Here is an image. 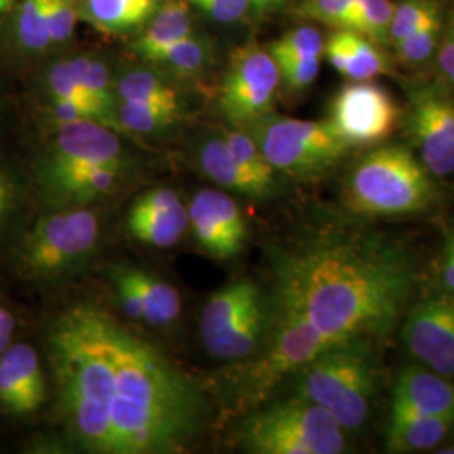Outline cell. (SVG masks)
<instances>
[{
	"instance_id": "5",
	"label": "cell",
	"mask_w": 454,
	"mask_h": 454,
	"mask_svg": "<svg viewBox=\"0 0 454 454\" xmlns=\"http://www.w3.org/2000/svg\"><path fill=\"white\" fill-rule=\"evenodd\" d=\"M294 375L296 395L325 407L345 431H356L367 421L375 395L373 340L339 341Z\"/></svg>"
},
{
	"instance_id": "10",
	"label": "cell",
	"mask_w": 454,
	"mask_h": 454,
	"mask_svg": "<svg viewBox=\"0 0 454 454\" xmlns=\"http://www.w3.org/2000/svg\"><path fill=\"white\" fill-rule=\"evenodd\" d=\"M279 82V71L270 51L247 44L238 49L229 63L219 108L236 129L246 130L271 114Z\"/></svg>"
},
{
	"instance_id": "39",
	"label": "cell",
	"mask_w": 454,
	"mask_h": 454,
	"mask_svg": "<svg viewBox=\"0 0 454 454\" xmlns=\"http://www.w3.org/2000/svg\"><path fill=\"white\" fill-rule=\"evenodd\" d=\"M17 322L16 313L4 300H0V354L16 340Z\"/></svg>"
},
{
	"instance_id": "16",
	"label": "cell",
	"mask_w": 454,
	"mask_h": 454,
	"mask_svg": "<svg viewBox=\"0 0 454 454\" xmlns=\"http://www.w3.org/2000/svg\"><path fill=\"white\" fill-rule=\"evenodd\" d=\"M110 276L121 309L130 320L167 326L179 318L182 298L167 281L135 266H114Z\"/></svg>"
},
{
	"instance_id": "40",
	"label": "cell",
	"mask_w": 454,
	"mask_h": 454,
	"mask_svg": "<svg viewBox=\"0 0 454 454\" xmlns=\"http://www.w3.org/2000/svg\"><path fill=\"white\" fill-rule=\"evenodd\" d=\"M442 279L448 292L454 296V227L442 256Z\"/></svg>"
},
{
	"instance_id": "20",
	"label": "cell",
	"mask_w": 454,
	"mask_h": 454,
	"mask_svg": "<svg viewBox=\"0 0 454 454\" xmlns=\"http://www.w3.org/2000/svg\"><path fill=\"white\" fill-rule=\"evenodd\" d=\"M31 199L35 200L31 174L26 177L14 165L0 159V253L5 256L31 223L27 219Z\"/></svg>"
},
{
	"instance_id": "12",
	"label": "cell",
	"mask_w": 454,
	"mask_h": 454,
	"mask_svg": "<svg viewBox=\"0 0 454 454\" xmlns=\"http://www.w3.org/2000/svg\"><path fill=\"white\" fill-rule=\"evenodd\" d=\"M419 160L434 177L454 174V99L438 88H421L411 97L407 118Z\"/></svg>"
},
{
	"instance_id": "14",
	"label": "cell",
	"mask_w": 454,
	"mask_h": 454,
	"mask_svg": "<svg viewBox=\"0 0 454 454\" xmlns=\"http://www.w3.org/2000/svg\"><path fill=\"white\" fill-rule=\"evenodd\" d=\"M187 212L189 229L209 256L227 261L243 251L247 224L231 195L217 189H202L192 197Z\"/></svg>"
},
{
	"instance_id": "27",
	"label": "cell",
	"mask_w": 454,
	"mask_h": 454,
	"mask_svg": "<svg viewBox=\"0 0 454 454\" xmlns=\"http://www.w3.org/2000/svg\"><path fill=\"white\" fill-rule=\"evenodd\" d=\"M116 93L121 101L165 105V106L180 108L176 90L163 82L162 78L148 71L125 73L118 80Z\"/></svg>"
},
{
	"instance_id": "33",
	"label": "cell",
	"mask_w": 454,
	"mask_h": 454,
	"mask_svg": "<svg viewBox=\"0 0 454 454\" xmlns=\"http://www.w3.org/2000/svg\"><path fill=\"white\" fill-rule=\"evenodd\" d=\"M356 9L357 0H305L298 12L333 29L354 31Z\"/></svg>"
},
{
	"instance_id": "38",
	"label": "cell",
	"mask_w": 454,
	"mask_h": 454,
	"mask_svg": "<svg viewBox=\"0 0 454 454\" xmlns=\"http://www.w3.org/2000/svg\"><path fill=\"white\" fill-rule=\"evenodd\" d=\"M439 71L454 88V11L442 27V35L436 51Z\"/></svg>"
},
{
	"instance_id": "4",
	"label": "cell",
	"mask_w": 454,
	"mask_h": 454,
	"mask_svg": "<svg viewBox=\"0 0 454 454\" xmlns=\"http://www.w3.org/2000/svg\"><path fill=\"white\" fill-rule=\"evenodd\" d=\"M424 163L403 145H384L365 153L350 170L345 202L365 217H397L426 211L436 187Z\"/></svg>"
},
{
	"instance_id": "11",
	"label": "cell",
	"mask_w": 454,
	"mask_h": 454,
	"mask_svg": "<svg viewBox=\"0 0 454 454\" xmlns=\"http://www.w3.org/2000/svg\"><path fill=\"white\" fill-rule=\"evenodd\" d=\"M330 121L348 145H373L395 130L399 108L382 86L352 82L333 98Z\"/></svg>"
},
{
	"instance_id": "21",
	"label": "cell",
	"mask_w": 454,
	"mask_h": 454,
	"mask_svg": "<svg viewBox=\"0 0 454 454\" xmlns=\"http://www.w3.org/2000/svg\"><path fill=\"white\" fill-rule=\"evenodd\" d=\"M453 424L454 418L390 412L386 450L397 454L431 451L444 441Z\"/></svg>"
},
{
	"instance_id": "1",
	"label": "cell",
	"mask_w": 454,
	"mask_h": 454,
	"mask_svg": "<svg viewBox=\"0 0 454 454\" xmlns=\"http://www.w3.org/2000/svg\"><path fill=\"white\" fill-rule=\"evenodd\" d=\"M44 350L59 419L84 451L182 453L209 421L194 379L106 309L59 311Z\"/></svg>"
},
{
	"instance_id": "22",
	"label": "cell",
	"mask_w": 454,
	"mask_h": 454,
	"mask_svg": "<svg viewBox=\"0 0 454 454\" xmlns=\"http://www.w3.org/2000/svg\"><path fill=\"white\" fill-rule=\"evenodd\" d=\"M199 167L207 179L226 191L253 199H268L271 195L238 163L223 138H209L202 144L199 150Z\"/></svg>"
},
{
	"instance_id": "17",
	"label": "cell",
	"mask_w": 454,
	"mask_h": 454,
	"mask_svg": "<svg viewBox=\"0 0 454 454\" xmlns=\"http://www.w3.org/2000/svg\"><path fill=\"white\" fill-rule=\"evenodd\" d=\"M127 229L138 243L168 249L179 243L189 229L187 206L174 189H150L131 204Z\"/></svg>"
},
{
	"instance_id": "19",
	"label": "cell",
	"mask_w": 454,
	"mask_h": 454,
	"mask_svg": "<svg viewBox=\"0 0 454 454\" xmlns=\"http://www.w3.org/2000/svg\"><path fill=\"white\" fill-rule=\"evenodd\" d=\"M324 56L337 73L350 82H372L387 73L380 49L356 31L337 29L325 41Z\"/></svg>"
},
{
	"instance_id": "34",
	"label": "cell",
	"mask_w": 454,
	"mask_h": 454,
	"mask_svg": "<svg viewBox=\"0 0 454 454\" xmlns=\"http://www.w3.org/2000/svg\"><path fill=\"white\" fill-rule=\"evenodd\" d=\"M207 52L199 39L192 35L182 39L172 48L163 51L162 54L155 59V63L167 66L170 71L177 73L180 76H192L197 74L206 63Z\"/></svg>"
},
{
	"instance_id": "31",
	"label": "cell",
	"mask_w": 454,
	"mask_h": 454,
	"mask_svg": "<svg viewBox=\"0 0 454 454\" xmlns=\"http://www.w3.org/2000/svg\"><path fill=\"white\" fill-rule=\"evenodd\" d=\"M324 48L325 41L320 31L313 26H303L279 37L268 51L275 61H285L322 58Z\"/></svg>"
},
{
	"instance_id": "24",
	"label": "cell",
	"mask_w": 454,
	"mask_h": 454,
	"mask_svg": "<svg viewBox=\"0 0 454 454\" xmlns=\"http://www.w3.org/2000/svg\"><path fill=\"white\" fill-rule=\"evenodd\" d=\"M159 0H80V14L98 31L127 33L155 14Z\"/></svg>"
},
{
	"instance_id": "30",
	"label": "cell",
	"mask_w": 454,
	"mask_h": 454,
	"mask_svg": "<svg viewBox=\"0 0 454 454\" xmlns=\"http://www.w3.org/2000/svg\"><path fill=\"white\" fill-rule=\"evenodd\" d=\"M442 27H444V19L441 14V9H436L434 12L426 17L421 24L407 35L406 39L394 44L399 59L406 65L416 66L422 65L433 56H436L441 35H442Z\"/></svg>"
},
{
	"instance_id": "32",
	"label": "cell",
	"mask_w": 454,
	"mask_h": 454,
	"mask_svg": "<svg viewBox=\"0 0 454 454\" xmlns=\"http://www.w3.org/2000/svg\"><path fill=\"white\" fill-rule=\"evenodd\" d=\"M394 14V4L390 0H357L354 31L377 46L389 43L390 20Z\"/></svg>"
},
{
	"instance_id": "42",
	"label": "cell",
	"mask_w": 454,
	"mask_h": 454,
	"mask_svg": "<svg viewBox=\"0 0 454 454\" xmlns=\"http://www.w3.org/2000/svg\"><path fill=\"white\" fill-rule=\"evenodd\" d=\"M283 2H285V0H258L256 9H258V11H268V9H273L276 5L283 4Z\"/></svg>"
},
{
	"instance_id": "23",
	"label": "cell",
	"mask_w": 454,
	"mask_h": 454,
	"mask_svg": "<svg viewBox=\"0 0 454 454\" xmlns=\"http://www.w3.org/2000/svg\"><path fill=\"white\" fill-rule=\"evenodd\" d=\"M189 35H192V22L187 4L184 0H170L165 2L157 14L152 17L135 49L142 58L155 63L163 51Z\"/></svg>"
},
{
	"instance_id": "29",
	"label": "cell",
	"mask_w": 454,
	"mask_h": 454,
	"mask_svg": "<svg viewBox=\"0 0 454 454\" xmlns=\"http://www.w3.org/2000/svg\"><path fill=\"white\" fill-rule=\"evenodd\" d=\"M180 116L177 106L121 101L116 108V120L121 130L133 133H155L174 125Z\"/></svg>"
},
{
	"instance_id": "15",
	"label": "cell",
	"mask_w": 454,
	"mask_h": 454,
	"mask_svg": "<svg viewBox=\"0 0 454 454\" xmlns=\"http://www.w3.org/2000/svg\"><path fill=\"white\" fill-rule=\"evenodd\" d=\"M48 399V373L39 350L29 341L14 340L0 354V411L26 419Z\"/></svg>"
},
{
	"instance_id": "13",
	"label": "cell",
	"mask_w": 454,
	"mask_h": 454,
	"mask_svg": "<svg viewBox=\"0 0 454 454\" xmlns=\"http://www.w3.org/2000/svg\"><path fill=\"white\" fill-rule=\"evenodd\" d=\"M404 341L411 356L429 371L454 379V296L438 294L409 311Z\"/></svg>"
},
{
	"instance_id": "26",
	"label": "cell",
	"mask_w": 454,
	"mask_h": 454,
	"mask_svg": "<svg viewBox=\"0 0 454 454\" xmlns=\"http://www.w3.org/2000/svg\"><path fill=\"white\" fill-rule=\"evenodd\" d=\"M17 46L26 54H41L52 46L48 0H19L16 9Z\"/></svg>"
},
{
	"instance_id": "3",
	"label": "cell",
	"mask_w": 454,
	"mask_h": 454,
	"mask_svg": "<svg viewBox=\"0 0 454 454\" xmlns=\"http://www.w3.org/2000/svg\"><path fill=\"white\" fill-rule=\"evenodd\" d=\"M101 221L84 207L41 211L22 231L7 260L17 278L48 286L73 276L97 251Z\"/></svg>"
},
{
	"instance_id": "18",
	"label": "cell",
	"mask_w": 454,
	"mask_h": 454,
	"mask_svg": "<svg viewBox=\"0 0 454 454\" xmlns=\"http://www.w3.org/2000/svg\"><path fill=\"white\" fill-rule=\"evenodd\" d=\"M390 412L454 418V386L433 371L407 367L395 379Z\"/></svg>"
},
{
	"instance_id": "8",
	"label": "cell",
	"mask_w": 454,
	"mask_h": 454,
	"mask_svg": "<svg viewBox=\"0 0 454 454\" xmlns=\"http://www.w3.org/2000/svg\"><path fill=\"white\" fill-rule=\"evenodd\" d=\"M270 300L251 278H241L214 293L200 315L206 352L221 360L253 356L266 339Z\"/></svg>"
},
{
	"instance_id": "36",
	"label": "cell",
	"mask_w": 454,
	"mask_h": 454,
	"mask_svg": "<svg viewBox=\"0 0 454 454\" xmlns=\"http://www.w3.org/2000/svg\"><path fill=\"white\" fill-rule=\"evenodd\" d=\"M279 71L281 82L292 91H303L317 82L320 69H322V58H307V59H285L275 61Z\"/></svg>"
},
{
	"instance_id": "28",
	"label": "cell",
	"mask_w": 454,
	"mask_h": 454,
	"mask_svg": "<svg viewBox=\"0 0 454 454\" xmlns=\"http://www.w3.org/2000/svg\"><path fill=\"white\" fill-rule=\"evenodd\" d=\"M223 140L226 142L229 152L244 170L251 177L258 180L270 194H275L276 170L266 160L254 138L247 131L236 129V130L224 131Z\"/></svg>"
},
{
	"instance_id": "7",
	"label": "cell",
	"mask_w": 454,
	"mask_h": 454,
	"mask_svg": "<svg viewBox=\"0 0 454 454\" xmlns=\"http://www.w3.org/2000/svg\"><path fill=\"white\" fill-rule=\"evenodd\" d=\"M246 131L276 172L293 179L322 177L350 148L330 120L313 121L270 114Z\"/></svg>"
},
{
	"instance_id": "35",
	"label": "cell",
	"mask_w": 454,
	"mask_h": 454,
	"mask_svg": "<svg viewBox=\"0 0 454 454\" xmlns=\"http://www.w3.org/2000/svg\"><path fill=\"white\" fill-rule=\"evenodd\" d=\"M439 9L436 0H403L394 5L390 20L389 43L397 44L406 39L426 17Z\"/></svg>"
},
{
	"instance_id": "37",
	"label": "cell",
	"mask_w": 454,
	"mask_h": 454,
	"mask_svg": "<svg viewBox=\"0 0 454 454\" xmlns=\"http://www.w3.org/2000/svg\"><path fill=\"white\" fill-rule=\"evenodd\" d=\"M49 29L54 44H63L74 31L78 11L74 0H48Z\"/></svg>"
},
{
	"instance_id": "6",
	"label": "cell",
	"mask_w": 454,
	"mask_h": 454,
	"mask_svg": "<svg viewBox=\"0 0 454 454\" xmlns=\"http://www.w3.org/2000/svg\"><path fill=\"white\" fill-rule=\"evenodd\" d=\"M345 433L325 407L294 395L246 418L239 442L254 454H340Z\"/></svg>"
},
{
	"instance_id": "9",
	"label": "cell",
	"mask_w": 454,
	"mask_h": 454,
	"mask_svg": "<svg viewBox=\"0 0 454 454\" xmlns=\"http://www.w3.org/2000/svg\"><path fill=\"white\" fill-rule=\"evenodd\" d=\"M97 167H130L114 129L91 120L58 125L31 165L34 194L66 176Z\"/></svg>"
},
{
	"instance_id": "41",
	"label": "cell",
	"mask_w": 454,
	"mask_h": 454,
	"mask_svg": "<svg viewBox=\"0 0 454 454\" xmlns=\"http://www.w3.org/2000/svg\"><path fill=\"white\" fill-rule=\"evenodd\" d=\"M19 0H0V22L5 19L7 14L14 12Z\"/></svg>"
},
{
	"instance_id": "25",
	"label": "cell",
	"mask_w": 454,
	"mask_h": 454,
	"mask_svg": "<svg viewBox=\"0 0 454 454\" xmlns=\"http://www.w3.org/2000/svg\"><path fill=\"white\" fill-rule=\"evenodd\" d=\"M88 63H90V58L80 56V58L58 61L56 65L51 66L48 73L41 80V93L44 98L41 106L49 103H58V101L76 103V105H82V108H86L93 116V120L98 121L97 114L91 110L82 93V78H84Z\"/></svg>"
},
{
	"instance_id": "2",
	"label": "cell",
	"mask_w": 454,
	"mask_h": 454,
	"mask_svg": "<svg viewBox=\"0 0 454 454\" xmlns=\"http://www.w3.org/2000/svg\"><path fill=\"white\" fill-rule=\"evenodd\" d=\"M273 271L266 348L251 371L260 389L339 341L389 335L418 279L414 254L397 238L343 224L279 247Z\"/></svg>"
}]
</instances>
